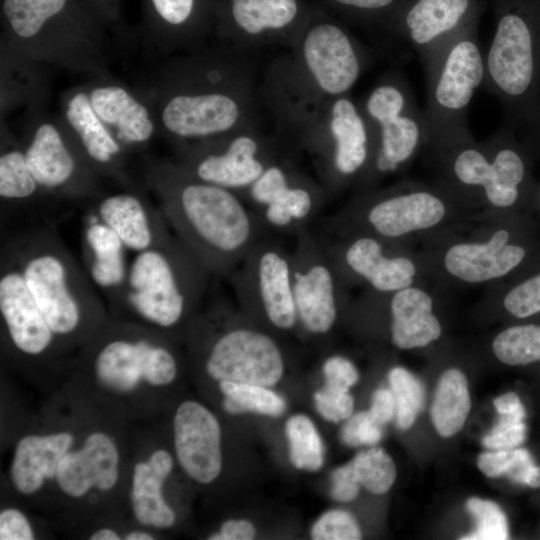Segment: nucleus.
Wrapping results in <instances>:
<instances>
[{
  "mask_svg": "<svg viewBox=\"0 0 540 540\" xmlns=\"http://www.w3.org/2000/svg\"><path fill=\"white\" fill-rule=\"evenodd\" d=\"M119 454L113 440L106 434L89 435L84 445L62 458L56 481L71 497H82L92 487L108 491L118 479Z\"/></svg>",
  "mask_w": 540,
  "mask_h": 540,
  "instance_id": "obj_30",
  "label": "nucleus"
},
{
  "mask_svg": "<svg viewBox=\"0 0 540 540\" xmlns=\"http://www.w3.org/2000/svg\"><path fill=\"white\" fill-rule=\"evenodd\" d=\"M360 484L373 494H384L396 479L392 458L378 447L358 453L351 461Z\"/></svg>",
  "mask_w": 540,
  "mask_h": 540,
  "instance_id": "obj_43",
  "label": "nucleus"
},
{
  "mask_svg": "<svg viewBox=\"0 0 540 540\" xmlns=\"http://www.w3.org/2000/svg\"><path fill=\"white\" fill-rule=\"evenodd\" d=\"M260 124L177 147L176 161L199 179L240 197L284 151Z\"/></svg>",
  "mask_w": 540,
  "mask_h": 540,
  "instance_id": "obj_16",
  "label": "nucleus"
},
{
  "mask_svg": "<svg viewBox=\"0 0 540 540\" xmlns=\"http://www.w3.org/2000/svg\"><path fill=\"white\" fill-rule=\"evenodd\" d=\"M291 463L300 470L318 471L323 463L325 448L314 425L306 415L290 417L285 425Z\"/></svg>",
  "mask_w": 540,
  "mask_h": 540,
  "instance_id": "obj_40",
  "label": "nucleus"
},
{
  "mask_svg": "<svg viewBox=\"0 0 540 540\" xmlns=\"http://www.w3.org/2000/svg\"><path fill=\"white\" fill-rule=\"evenodd\" d=\"M21 141L30 169L45 197L97 198L101 177L92 169L61 117L32 108Z\"/></svg>",
  "mask_w": 540,
  "mask_h": 540,
  "instance_id": "obj_13",
  "label": "nucleus"
},
{
  "mask_svg": "<svg viewBox=\"0 0 540 540\" xmlns=\"http://www.w3.org/2000/svg\"><path fill=\"white\" fill-rule=\"evenodd\" d=\"M504 307L518 318L540 312V274L513 288L504 298Z\"/></svg>",
  "mask_w": 540,
  "mask_h": 540,
  "instance_id": "obj_48",
  "label": "nucleus"
},
{
  "mask_svg": "<svg viewBox=\"0 0 540 540\" xmlns=\"http://www.w3.org/2000/svg\"><path fill=\"white\" fill-rule=\"evenodd\" d=\"M259 86L250 54L224 45L170 62L144 97L177 148L260 124Z\"/></svg>",
  "mask_w": 540,
  "mask_h": 540,
  "instance_id": "obj_1",
  "label": "nucleus"
},
{
  "mask_svg": "<svg viewBox=\"0 0 540 540\" xmlns=\"http://www.w3.org/2000/svg\"><path fill=\"white\" fill-rule=\"evenodd\" d=\"M381 425L376 423L368 411L351 415L340 431L341 441L350 447L374 445L382 437Z\"/></svg>",
  "mask_w": 540,
  "mask_h": 540,
  "instance_id": "obj_49",
  "label": "nucleus"
},
{
  "mask_svg": "<svg viewBox=\"0 0 540 540\" xmlns=\"http://www.w3.org/2000/svg\"><path fill=\"white\" fill-rule=\"evenodd\" d=\"M391 341L399 349L423 347L437 340L441 325L433 314V301L428 293L406 287L390 292Z\"/></svg>",
  "mask_w": 540,
  "mask_h": 540,
  "instance_id": "obj_33",
  "label": "nucleus"
},
{
  "mask_svg": "<svg viewBox=\"0 0 540 540\" xmlns=\"http://www.w3.org/2000/svg\"><path fill=\"white\" fill-rule=\"evenodd\" d=\"M144 179L172 233L211 275L228 277L268 236L238 194L199 179L177 161L147 162Z\"/></svg>",
  "mask_w": 540,
  "mask_h": 540,
  "instance_id": "obj_3",
  "label": "nucleus"
},
{
  "mask_svg": "<svg viewBox=\"0 0 540 540\" xmlns=\"http://www.w3.org/2000/svg\"><path fill=\"white\" fill-rule=\"evenodd\" d=\"M467 511L474 518L476 527L460 539L464 540H504L508 539L507 518L494 502L477 497L465 503Z\"/></svg>",
  "mask_w": 540,
  "mask_h": 540,
  "instance_id": "obj_44",
  "label": "nucleus"
},
{
  "mask_svg": "<svg viewBox=\"0 0 540 540\" xmlns=\"http://www.w3.org/2000/svg\"><path fill=\"white\" fill-rule=\"evenodd\" d=\"M174 446L182 469L195 481L208 484L221 472V430L216 417L202 404L187 400L173 420Z\"/></svg>",
  "mask_w": 540,
  "mask_h": 540,
  "instance_id": "obj_27",
  "label": "nucleus"
},
{
  "mask_svg": "<svg viewBox=\"0 0 540 540\" xmlns=\"http://www.w3.org/2000/svg\"><path fill=\"white\" fill-rule=\"evenodd\" d=\"M228 278L246 316L281 332L298 326L292 251L274 236L260 239Z\"/></svg>",
  "mask_w": 540,
  "mask_h": 540,
  "instance_id": "obj_14",
  "label": "nucleus"
},
{
  "mask_svg": "<svg viewBox=\"0 0 540 540\" xmlns=\"http://www.w3.org/2000/svg\"><path fill=\"white\" fill-rule=\"evenodd\" d=\"M210 272L173 234L133 254L117 313L167 333L181 328L206 295Z\"/></svg>",
  "mask_w": 540,
  "mask_h": 540,
  "instance_id": "obj_6",
  "label": "nucleus"
},
{
  "mask_svg": "<svg viewBox=\"0 0 540 540\" xmlns=\"http://www.w3.org/2000/svg\"><path fill=\"white\" fill-rule=\"evenodd\" d=\"M1 46L37 63L109 75L106 25L83 0H0Z\"/></svg>",
  "mask_w": 540,
  "mask_h": 540,
  "instance_id": "obj_5",
  "label": "nucleus"
},
{
  "mask_svg": "<svg viewBox=\"0 0 540 540\" xmlns=\"http://www.w3.org/2000/svg\"><path fill=\"white\" fill-rule=\"evenodd\" d=\"M255 537V527L247 520H227L220 531L208 537L211 540H251Z\"/></svg>",
  "mask_w": 540,
  "mask_h": 540,
  "instance_id": "obj_55",
  "label": "nucleus"
},
{
  "mask_svg": "<svg viewBox=\"0 0 540 540\" xmlns=\"http://www.w3.org/2000/svg\"><path fill=\"white\" fill-rule=\"evenodd\" d=\"M311 6L307 0H216L212 33L224 45L249 54L276 45L289 47Z\"/></svg>",
  "mask_w": 540,
  "mask_h": 540,
  "instance_id": "obj_18",
  "label": "nucleus"
},
{
  "mask_svg": "<svg viewBox=\"0 0 540 540\" xmlns=\"http://www.w3.org/2000/svg\"><path fill=\"white\" fill-rule=\"evenodd\" d=\"M83 2L106 26L120 21L119 0H83Z\"/></svg>",
  "mask_w": 540,
  "mask_h": 540,
  "instance_id": "obj_57",
  "label": "nucleus"
},
{
  "mask_svg": "<svg viewBox=\"0 0 540 540\" xmlns=\"http://www.w3.org/2000/svg\"><path fill=\"white\" fill-rule=\"evenodd\" d=\"M527 426L524 420L499 416L497 423L483 437L482 444L490 450L513 449L526 439Z\"/></svg>",
  "mask_w": 540,
  "mask_h": 540,
  "instance_id": "obj_47",
  "label": "nucleus"
},
{
  "mask_svg": "<svg viewBox=\"0 0 540 540\" xmlns=\"http://www.w3.org/2000/svg\"><path fill=\"white\" fill-rule=\"evenodd\" d=\"M314 403L324 419L335 423L348 419L354 408V400L349 391L327 385L315 392Z\"/></svg>",
  "mask_w": 540,
  "mask_h": 540,
  "instance_id": "obj_46",
  "label": "nucleus"
},
{
  "mask_svg": "<svg viewBox=\"0 0 540 540\" xmlns=\"http://www.w3.org/2000/svg\"><path fill=\"white\" fill-rule=\"evenodd\" d=\"M347 25L312 2L288 53L267 68L260 102L282 139L330 100L350 94L370 66L371 52Z\"/></svg>",
  "mask_w": 540,
  "mask_h": 540,
  "instance_id": "obj_2",
  "label": "nucleus"
},
{
  "mask_svg": "<svg viewBox=\"0 0 540 540\" xmlns=\"http://www.w3.org/2000/svg\"><path fill=\"white\" fill-rule=\"evenodd\" d=\"M292 250L293 289L298 326L312 336H327L345 298V281L329 258L319 233L306 228Z\"/></svg>",
  "mask_w": 540,
  "mask_h": 540,
  "instance_id": "obj_17",
  "label": "nucleus"
},
{
  "mask_svg": "<svg viewBox=\"0 0 540 540\" xmlns=\"http://www.w3.org/2000/svg\"><path fill=\"white\" fill-rule=\"evenodd\" d=\"M82 229L85 272L110 308L118 312L129 272V253L119 236L89 210Z\"/></svg>",
  "mask_w": 540,
  "mask_h": 540,
  "instance_id": "obj_28",
  "label": "nucleus"
},
{
  "mask_svg": "<svg viewBox=\"0 0 540 540\" xmlns=\"http://www.w3.org/2000/svg\"><path fill=\"white\" fill-rule=\"evenodd\" d=\"M368 412L379 425L387 424L395 416V400L391 389H377L372 396Z\"/></svg>",
  "mask_w": 540,
  "mask_h": 540,
  "instance_id": "obj_54",
  "label": "nucleus"
},
{
  "mask_svg": "<svg viewBox=\"0 0 540 540\" xmlns=\"http://www.w3.org/2000/svg\"><path fill=\"white\" fill-rule=\"evenodd\" d=\"M513 128L503 123L485 145L475 144L470 138L440 147L452 150L451 172L455 181L480 188L497 207H509L516 202L526 175L523 158L511 145Z\"/></svg>",
  "mask_w": 540,
  "mask_h": 540,
  "instance_id": "obj_19",
  "label": "nucleus"
},
{
  "mask_svg": "<svg viewBox=\"0 0 540 540\" xmlns=\"http://www.w3.org/2000/svg\"><path fill=\"white\" fill-rule=\"evenodd\" d=\"M173 468L171 455L156 450L147 462L135 465L132 478L131 502L139 523L156 528H168L175 522V514L165 502L162 486Z\"/></svg>",
  "mask_w": 540,
  "mask_h": 540,
  "instance_id": "obj_34",
  "label": "nucleus"
},
{
  "mask_svg": "<svg viewBox=\"0 0 540 540\" xmlns=\"http://www.w3.org/2000/svg\"><path fill=\"white\" fill-rule=\"evenodd\" d=\"M484 0H405L384 36L414 51L422 65L449 41L479 23Z\"/></svg>",
  "mask_w": 540,
  "mask_h": 540,
  "instance_id": "obj_20",
  "label": "nucleus"
},
{
  "mask_svg": "<svg viewBox=\"0 0 540 540\" xmlns=\"http://www.w3.org/2000/svg\"><path fill=\"white\" fill-rule=\"evenodd\" d=\"M524 450V448H513L483 452L478 456L477 466L489 478L502 475L510 477L516 469Z\"/></svg>",
  "mask_w": 540,
  "mask_h": 540,
  "instance_id": "obj_50",
  "label": "nucleus"
},
{
  "mask_svg": "<svg viewBox=\"0 0 540 540\" xmlns=\"http://www.w3.org/2000/svg\"><path fill=\"white\" fill-rule=\"evenodd\" d=\"M126 540H152L153 535L144 531H132L125 536Z\"/></svg>",
  "mask_w": 540,
  "mask_h": 540,
  "instance_id": "obj_61",
  "label": "nucleus"
},
{
  "mask_svg": "<svg viewBox=\"0 0 540 540\" xmlns=\"http://www.w3.org/2000/svg\"><path fill=\"white\" fill-rule=\"evenodd\" d=\"M61 118L92 169L124 187L133 186L127 172L128 150L94 111L86 85L66 91Z\"/></svg>",
  "mask_w": 540,
  "mask_h": 540,
  "instance_id": "obj_22",
  "label": "nucleus"
},
{
  "mask_svg": "<svg viewBox=\"0 0 540 540\" xmlns=\"http://www.w3.org/2000/svg\"><path fill=\"white\" fill-rule=\"evenodd\" d=\"M1 540H32L33 530L24 514L13 508L0 513Z\"/></svg>",
  "mask_w": 540,
  "mask_h": 540,
  "instance_id": "obj_53",
  "label": "nucleus"
},
{
  "mask_svg": "<svg viewBox=\"0 0 540 540\" xmlns=\"http://www.w3.org/2000/svg\"><path fill=\"white\" fill-rule=\"evenodd\" d=\"M91 540H119V535L109 528L99 529L90 536Z\"/></svg>",
  "mask_w": 540,
  "mask_h": 540,
  "instance_id": "obj_59",
  "label": "nucleus"
},
{
  "mask_svg": "<svg viewBox=\"0 0 540 540\" xmlns=\"http://www.w3.org/2000/svg\"><path fill=\"white\" fill-rule=\"evenodd\" d=\"M0 262V313L10 343L22 355H45L57 338L31 295L15 258L4 246Z\"/></svg>",
  "mask_w": 540,
  "mask_h": 540,
  "instance_id": "obj_23",
  "label": "nucleus"
},
{
  "mask_svg": "<svg viewBox=\"0 0 540 540\" xmlns=\"http://www.w3.org/2000/svg\"><path fill=\"white\" fill-rule=\"evenodd\" d=\"M470 408L466 376L456 368L446 370L440 377L431 407L435 429L445 438L455 435L464 426Z\"/></svg>",
  "mask_w": 540,
  "mask_h": 540,
  "instance_id": "obj_37",
  "label": "nucleus"
},
{
  "mask_svg": "<svg viewBox=\"0 0 540 540\" xmlns=\"http://www.w3.org/2000/svg\"><path fill=\"white\" fill-rule=\"evenodd\" d=\"M324 248L344 281L360 280L374 292L388 293L411 286L416 267L404 256L388 254L378 236L356 234L329 239L319 233Z\"/></svg>",
  "mask_w": 540,
  "mask_h": 540,
  "instance_id": "obj_21",
  "label": "nucleus"
},
{
  "mask_svg": "<svg viewBox=\"0 0 540 540\" xmlns=\"http://www.w3.org/2000/svg\"><path fill=\"white\" fill-rule=\"evenodd\" d=\"M526 485H528L531 488H539L540 487V466H534L531 470V472L528 475V478L526 480Z\"/></svg>",
  "mask_w": 540,
  "mask_h": 540,
  "instance_id": "obj_60",
  "label": "nucleus"
},
{
  "mask_svg": "<svg viewBox=\"0 0 540 540\" xmlns=\"http://www.w3.org/2000/svg\"><path fill=\"white\" fill-rule=\"evenodd\" d=\"M445 212L440 197L426 190H412L371 196L342 214H354L358 224L372 235L392 239L438 224Z\"/></svg>",
  "mask_w": 540,
  "mask_h": 540,
  "instance_id": "obj_26",
  "label": "nucleus"
},
{
  "mask_svg": "<svg viewBox=\"0 0 540 540\" xmlns=\"http://www.w3.org/2000/svg\"><path fill=\"white\" fill-rule=\"evenodd\" d=\"M0 197L2 204L23 205L45 197L35 179L21 141L7 129L1 133Z\"/></svg>",
  "mask_w": 540,
  "mask_h": 540,
  "instance_id": "obj_35",
  "label": "nucleus"
},
{
  "mask_svg": "<svg viewBox=\"0 0 540 540\" xmlns=\"http://www.w3.org/2000/svg\"><path fill=\"white\" fill-rule=\"evenodd\" d=\"M509 232L498 230L485 243H460L445 254L446 270L470 283L484 282L506 275L525 256V250L508 244Z\"/></svg>",
  "mask_w": 540,
  "mask_h": 540,
  "instance_id": "obj_31",
  "label": "nucleus"
},
{
  "mask_svg": "<svg viewBox=\"0 0 540 540\" xmlns=\"http://www.w3.org/2000/svg\"><path fill=\"white\" fill-rule=\"evenodd\" d=\"M40 63L1 46V107L2 111L15 104L31 102L39 107L44 95V75Z\"/></svg>",
  "mask_w": 540,
  "mask_h": 540,
  "instance_id": "obj_36",
  "label": "nucleus"
},
{
  "mask_svg": "<svg viewBox=\"0 0 540 540\" xmlns=\"http://www.w3.org/2000/svg\"><path fill=\"white\" fill-rule=\"evenodd\" d=\"M219 388L224 399L223 409L229 414L256 412L278 417L286 410V401L267 386L220 381Z\"/></svg>",
  "mask_w": 540,
  "mask_h": 540,
  "instance_id": "obj_39",
  "label": "nucleus"
},
{
  "mask_svg": "<svg viewBox=\"0 0 540 540\" xmlns=\"http://www.w3.org/2000/svg\"><path fill=\"white\" fill-rule=\"evenodd\" d=\"M89 211L111 228L132 254L159 245L173 235L161 210L133 186L93 199Z\"/></svg>",
  "mask_w": 540,
  "mask_h": 540,
  "instance_id": "obj_24",
  "label": "nucleus"
},
{
  "mask_svg": "<svg viewBox=\"0 0 540 540\" xmlns=\"http://www.w3.org/2000/svg\"><path fill=\"white\" fill-rule=\"evenodd\" d=\"M325 385L347 390L359 380V373L351 360L342 355H331L322 364Z\"/></svg>",
  "mask_w": 540,
  "mask_h": 540,
  "instance_id": "obj_51",
  "label": "nucleus"
},
{
  "mask_svg": "<svg viewBox=\"0 0 540 540\" xmlns=\"http://www.w3.org/2000/svg\"><path fill=\"white\" fill-rule=\"evenodd\" d=\"M361 536L356 519L344 510L324 513L311 529V537L315 540H357L361 539Z\"/></svg>",
  "mask_w": 540,
  "mask_h": 540,
  "instance_id": "obj_45",
  "label": "nucleus"
},
{
  "mask_svg": "<svg viewBox=\"0 0 540 540\" xmlns=\"http://www.w3.org/2000/svg\"><path fill=\"white\" fill-rule=\"evenodd\" d=\"M388 381L395 400L396 424L401 430H406L413 425L424 406L423 385L402 367L392 368Z\"/></svg>",
  "mask_w": 540,
  "mask_h": 540,
  "instance_id": "obj_42",
  "label": "nucleus"
},
{
  "mask_svg": "<svg viewBox=\"0 0 540 540\" xmlns=\"http://www.w3.org/2000/svg\"><path fill=\"white\" fill-rule=\"evenodd\" d=\"M359 102L376 136L373 165L364 183L368 186L401 169L430 141V132L424 108L397 68L381 75Z\"/></svg>",
  "mask_w": 540,
  "mask_h": 540,
  "instance_id": "obj_11",
  "label": "nucleus"
},
{
  "mask_svg": "<svg viewBox=\"0 0 540 540\" xmlns=\"http://www.w3.org/2000/svg\"><path fill=\"white\" fill-rule=\"evenodd\" d=\"M478 26L461 32L422 65L430 142L439 148L471 138L468 109L485 81V52Z\"/></svg>",
  "mask_w": 540,
  "mask_h": 540,
  "instance_id": "obj_9",
  "label": "nucleus"
},
{
  "mask_svg": "<svg viewBox=\"0 0 540 540\" xmlns=\"http://www.w3.org/2000/svg\"><path fill=\"white\" fill-rule=\"evenodd\" d=\"M330 494L338 502L354 500L360 491V482L351 462L336 468L331 475Z\"/></svg>",
  "mask_w": 540,
  "mask_h": 540,
  "instance_id": "obj_52",
  "label": "nucleus"
},
{
  "mask_svg": "<svg viewBox=\"0 0 540 540\" xmlns=\"http://www.w3.org/2000/svg\"><path fill=\"white\" fill-rule=\"evenodd\" d=\"M2 246L15 258L57 339L90 340L107 322L98 291L54 229L26 230Z\"/></svg>",
  "mask_w": 540,
  "mask_h": 540,
  "instance_id": "obj_4",
  "label": "nucleus"
},
{
  "mask_svg": "<svg viewBox=\"0 0 540 540\" xmlns=\"http://www.w3.org/2000/svg\"><path fill=\"white\" fill-rule=\"evenodd\" d=\"M207 312L218 329L213 333L199 318V325L208 334L206 343H202L203 365L212 379L267 387L280 381L284 353L269 333L242 322L223 304Z\"/></svg>",
  "mask_w": 540,
  "mask_h": 540,
  "instance_id": "obj_12",
  "label": "nucleus"
},
{
  "mask_svg": "<svg viewBox=\"0 0 540 540\" xmlns=\"http://www.w3.org/2000/svg\"><path fill=\"white\" fill-rule=\"evenodd\" d=\"M163 333L134 321L106 322L90 339L89 359L96 378L116 392L134 390L143 380L152 386L173 382L178 360Z\"/></svg>",
  "mask_w": 540,
  "mask_h": 540,
  "instance_id": "obj_10",
  "label": "nucleus"
},
{
  "mask_svg": "<svg viewBox=\"0 0 540 540\" xmlns=\"http://www.w3.org/2000/svg\"><path fill=\"white\" fill-rule=\"evenodd\" d=\"M268 236L294 235L309 228L329 198L319 180L283 152L243 193Z\"/></svg>",
  "mask_w": 540,
  "mask_h": 540,
  "instance_id": "obj_15",
  "label": "nucleus"
},
{
  "mask_svg": "<svg viewBox=\"0 0 540 540\" xmlns=\"http://www.w3.org/2000/svg\"><path fill=\"white\" fill-rule=\"evenodd\" d=\"M86 88L94 111L129 153L146 148L158 135L153 110L144 96L109 75L95 77Z\"/></svg>",
  "mask_w": 540,
  "mask_h": 540,
  "instance_id": "obj_25",
  "label": "nucleus"
},
{
  "mask_svg": "<svg viewBox=\"0 0 540 540\" xmlns=\"http://www.w3.org/2000/svg\"><path fill=\"white\" fill-rule=\"evenodd\" d=\"M344 21L384 35L391 19L405 0H318Z\"/></svg>",
  "mask_w": 540,
  "mask_h": 540,
  "instance_id": "obj_38",
  "label": "nucleus"
},
{
  "mask_svg": "<svg viewBox=\"0 0 540 540\" xmlns=\"http://www.w3.org/2000/svg\"><path fill=\"white\" fill-rule=\"evenodd\" d=\"M493 404L499 416H508L524 420L526 417L525 408L514 392L502 394L494 399Z\"/></svg>",
  "mask_w": 540,
  "mask_h": 540,
  "instance_id": "obj_56",
  "label": "nucleus"
},
{
  "mask_svg": "<svg viewBox=\"0 0 540 540\" xmlns=\"http://www.w3.org/2000/svg\"><path fill=\"white\" fill-rule=\"evenodd\" d=\"M523 124L540 133V99Z\"/></svg>",
  "mask_w": 540,
  "mask_h": 540,
  "instance_id": "obj_58",
  "label": "nucleus"
},
{
  "mask_svg": "<svg viewBox=\"0 0 540 540\" xmlns=\"http://www.w3.org/2000/svg\"><path fill=\"white\" fill-rule=\"evenodd\" d=\"M495 356L508 365L540 360V326H513L499 333L492 344Z\"/></svg>",
  "mask_w": 540,
  "mask_h": 540,
  "instance_id": "obj_41",
  "label": "nucleus"
},
{
  "mask_svg": "<svg viewBox=\"0 0 540 540\" xmlns=\"http://www.w3.org/2000/svg\"><path fill=\"white\" fill-rule=\"evenodd\" d=\"M72 444L73 436L67 432L21 438L10 470L15 488L29 495L38 491L46 479L56 478L59 464Z\"/></svg>",
  "mask_w": 540,
  "mask_h": 540,
  "instance_id": "obj_32",
  "label": "nucleus"
},
{
  "mask_svg": "<svg viewBox=\"0 0 540 540\" xmlns=\"http://www.w3.org/2000/svg\"><path fill=\"white\" fill-rule=\"evenodd\" d=\"M495 29L485 52L484 87L504 123L520 126L540 94V0H491Z\"/></svg>",
  "mask_w": 540,
  "mask_h": 540,
  "instance_id": "obj_7",
  "label": "nucleus"
},
{
  "mask_svg": "<svg viewBox=\"0 0 540 540\" xmlns=\"http://www.w3.org/2000/svg\"><path fill=\"white\" fill-rule=\"evenodd\" d=\"M216 0H144L145 31L163 48L196 49L212 33Z\"/></svg>",
  "mask_w": 540,
  "mask_h": 540,
  "instance_id": "obj_29",
  "label": "nucleus"
},
{
  "mask_svg": "<svg viewBox=\"0 0 540 540\" xmlns=\"http://www.w3.org/2000/svg\"><path fill=\"white\" fill-rule=\"evenodd\" d=\"M287 142L310 157L328 197L355 181L364 185L376 152L372 124L351 94L319 108Z\"/></svg>",
  "mask_w": 540,
  "mask_h": 540,
  "instance_id": "obj_8",
  "label": "nucleus"
}]
</instances>
